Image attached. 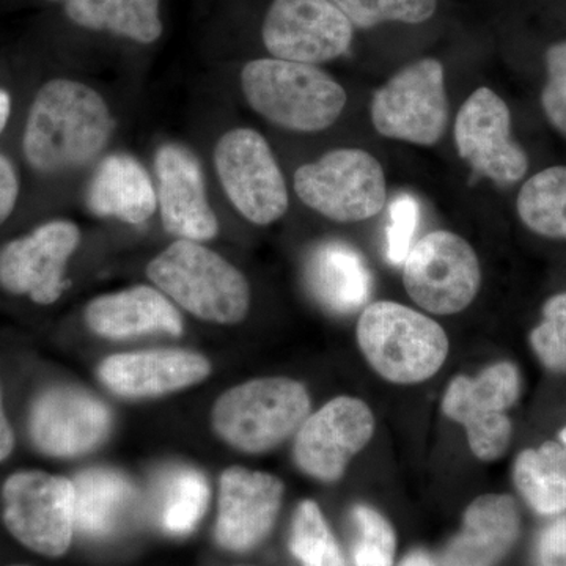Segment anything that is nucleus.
Returning <instances> with one entry per match:
<instances>
[{"label": "nucleus", "instance_id": "nucleus-1", "mask_svg": "<svg viewBox=\"0 0 566 566\" xmlns=\"http://www.w3.org/2000/svg\"><path fill=\"white\" fill-rule=\"evenodd\" d=\"M114 128L109 104L95 88L80 81L52 80L33 98L22 151L36 172H70L95 161Z\"/></svg>", "mask_w": 566, "mask_h": 566}, {"label": "nucleus", "instance_id": "nucleus-2", "mask_svg": "<svg viewBox=\"0 0 566 566\" xmlns=\"http://www.w3.org/2000/svg\"><path fill=\"white\" fill-rule=\"evenodd\" d=\"M241 91L264 120L294 133L331 128L348 102L345 88L326 71L274 57L245 63Z\"/></svg>", "mask_w": 566, "mask_h": 566}, {"label": "nucleus", "instance_id": "nucleus-3", "mask_svg": "<svg viewBox=\"0 0 566 566\" xmlns=\"http://www.w3.org/2000/svg\"><path fill=\"white\" fill-rule=\"evenodd\" d=\"M147 275L177 307L203 322L238 324L251 308L244 274L196 241L175 240L148 263Z\"/></svg>", "mask_w": 566, "mask_h": 566}, {"label": "nucleus", "instance_id": "nucleus-4", "mask_svg": "<svg viewBox=\"0 0 566 566\" xmlns=\"http://www.w3.org/2000/svg\"><path fill=\"white\" fill-rule=\"evenodd\" d=\"M356 337L365 360L394 385H419L433 378L450 352L441 324L394 301L368 304L357 322Z\"/></svg>", "mask_w": 566, "mask_h": 566}, {"label": "nucleus", "instance_id": "nucleus-5", "mask_svg": "<svg viewBox=\"0 0 566 566\" xmlns=\"http://www.w3.org/2000/svg\"><path fill=\"white\" fill-rule=\"evenodd\" d=\"M307 387L285 376L245 381L226 390L211 411V427L227 446L262 455L296 434L311 416Z\"/></svg>", "mask_w": 566, "mask_h": 566}, {"label": "nucleus", "instance_id": "nucleus-6", "mask_svg": "<svg viewBox=\"0 0 566 566\" xmlns=\"http://www.w3.org/2000/svg\"><path fill=\"white\" fill-rule=\"evenodd\" d=\"M297 199L334 222H363L385 210L387 181L381 164L360 148H335L297 167Z\"/></svg>", "mask_w": 566, "mask_h": 566}, {"label": "nucleus", "instance_id": "nucleus-7", "mask_svg": "<svg viewBox=\"0 0 566 566\" xmlns=\"http://www.w3.org/2000/svg\"><path fill=\"white\" fill-rule=\"evenodd\" d=\"M73 480L43 471H18L2 486V517L7 531L22 546L46 557H62L73 542Z\"/></svg>", "mask_w": 566, "mask_h": 566}, {"label": "nucleus", "instance_id": "nucleus-8", "mask_svg": "<svg viewBox=\"0 0 566 566\" xmlns=\"http://www.w3.org/2000/svg\"><path fill=\"white\" fill-rule=\"evenodd\" d=\"M371 123L387 139L433 147L449 125L444 66L438 59H420L375 92Z\"/></svg>", "mask_w": 566, "mask_h": 566}, {"label": "nucleus", "instance_id": "nucleus-9", "mask_svg": "<svg viewBox=\"0 0 566 566\" xmlns=\"http://www.w3.org/2000/svg\"><path fill=\"white\" fill-rule=\"evenodd\" d=\"M403 283L409 297L428 314L455 315L474 303L482 268L463 237L436 230L412 245L403 263Z\"/></svg>", "mask_w": 566, "mask_h": 566}, {"label": "nucleus", "instance_id": "nucleus-10", "mask_svg": "<svg viewBox=\"0 0 566 566\" xmlns=\"http://www.w3.org/2000/svg\"><path fill=\"white\" fill-rule=\"evenodd\" d=\"M214 167L234 210L255 226L277 222L289 211V188L277 159L262 134L234 128L214 147Z\"/></svg>", "mask_w": 566, "mask_h": 566}, {"label": "nucleus", "instance_id": "nucleus-11", "mask_svg": "<svg viewBox=\"0 0 566 566\" xmlns=\"http://www.w3.org/2000/svg\"><path fill=\"white\" fill-rule=\"evenodd\" d=\"M521 395V376L516 365L497 363L476 376L460 375L450 381L442 412L463 424L469 447L479 460H499L512 442L513 424L506 411Z\"/></svg>", "mask_w": 566, "mask_h": 566}, {"label": "nucleus", "instance_id": "nucleus-12", "mask_svg": "<svg viewBox=\"0 0 566 566\" xmlns=\"http://www.w3.org/2000/svg\"><path fill=\"white\" fill-rule=\"evenodd\" d=\"M375 427L374 411L364 400L346 395L333 398L294 434V461L318 482H338L349 461L370 444Z\"/></svg>", "mask_w": 566, "mask_h": 566}, {"label": "nucleus", "instance_id": "nucleus-13", "mask_svg": "<svg viewBox=\"0 0 566 566\" xmlns=\"http://www.w3.org/2000/svg\"><path fill=\"white\" fill-rule=\"evenodd\" d=\"M262 36L274 59L318 65L349 51L354 28L331 0H273Z\"/></svg>", "mask_w": 566, "mask_h": 566}, {"label": "nucleus", "instance_id": "nucleus-14", "mask_svg": "<svg viewBox=\"0 0 566 566\" xmlns=\"http://www.w3.org/2000/svg\"><path fill=\"white\" fill-rule=\"evenodd\" d=\"M81 240L76 223L55 219L9 241L0 248V286L40 305L57 303L65 292L66 266Z\"/></svg>", "mask_w": 566, "mask_h": 566}, {"label": "nucleus", "instance_id": "nucleus-15", "mask_svg": "<svg viewBox=\"0 0 566 566\" xmlns=\"http://www.w3.org/2000/svg\"><path fill=\"white\" fill-rule=\"evenodd\" d=\"M109 408L95 395L74 386H52L36 395L29 415L32 444L43 455H87L109 438Z\"/></svg>", "mask_w": 566, "mask_h": 566}, {"label": "nucleus", "instance_id": "nucleus-16", "mask_svg": "<svg viewBox=\"0 0 566 566\" xmlns=\"http://www.w3.org/2000/svg\"><path fill=\"white\" fill-rule=\"evenodd\" d=\"M455 144L475 174L497 185H513L527 174V153L512 139V114L491 88H476L458 111Z\"/></svg>", "mask_w": 566, "mask_h": 566}, {"label": "nucleus", "instance_id": "nucleus-17", "mask_svg": "<svg viewBox=\"0 0 566 566\" xmlns=\"http://www.w3.org/2000/svg\"><path fill=\"white\" fill-rule=\"evenodd\" d=\"M285 486L268 472L232 465L219 479L214 536L230 553H249L273 532Z\"/></svg>", "mask_w": 566, "mask_h": 566}, {"label": "nucleus", "instance_id": "nucleus-18", "mask_svg": "<svg viewBox=\"0 0 566 566\" xmlns=\"http://www.w3.org/2000/svg\"><path fill=\"white\" fill-rule=\"evenodd\" d=\"M156 196L164 229L177 240L205 243L218 237L219 221L208 200L202 164L191 148L164 144L155 156Z\"/></svg>", "mask_w": 566, "mask_h": 566}, {"label": "nucleus", "instance_id": "nucleus-19", "mask_svg": "<svg viewBox=\"0 0 566 566\" xmlns=\"http://www.w3.org/2000/svg\"><path fill=\"white\" fill-rule=\"evenodd\" d=\"M203 354L182 348L112 354L98 367V378L112 394L132 400L158 398L200 385L211 375Z\"/></svg>", "mask_w": 566, "mask_h": 566}, {"label": "nucleus", "instance_id": "nucleus-20", "mask_svg": "<svg viewBox=\"0 0 566 566\" xmlns=\"http://www.w3.org/2000/svg\"><path fill=\"white\" fill-rule=\"evenodd\" d=\"M88 329L109 340H126L147 334L178 337L185 331L180 308L155 285H136L102 294L87 304Z\"/></svg>", "mask_w": 566, "mask_h": 566}, {"label": "nucleus", "instance_id": "nucleus-21", "mask_svg": "<svg viewBox=\"0 0 566 566\" xmlns=\"http://www.w3.org/2000/svg\"><path fill=\"white\" fill-rule=\"evenodd\" d=\"M520 532V509L512 495H480L465 509L463 526L447 545L442 566H497Z\"/></svg>", "mask_w": 566, "mask_h": 566}, {"label": "nucleus", "instance_id": "nucleus-22", "mask_svg": "<svg viewBox=\"0 0 566 566\" xmlns=\"http://www.w3.org/2000/svg\"><path fill=\"white\" fill-rule=\"evenodd\" d=\"M87 205L99 218L142 226L158 210V196L139 159L114 153L96 167L88 185Z\"/></svg>", "mask_w": 566, "mask_h": 566}, {"label": "nucleus", "instance_id": "nucleus-23", "mask_svg": "<svg viewBox=\"0 0 566 566\" xmlns=\"http://www.w3.org/2000/svg\"><path fill=\"white\" fill-rule=\"evenodd\" d=\"M305 277L327 311L348 315L359 311L371 293V273L363 253L344 241H324L311 252Z\"/></svg>", "mask_w": 566, "mask_h": 566}, {"label": "nucleus", "instance_id": "nucleus-24", "mask_svg": "<svg viewBox=\"0 0 566 566\" xmlns=\"http://www.w3.org/2000/svg\"><path fill=\"white\" fill-rule=\"evenodd\" d=\"M73 483L76 528L92 538H104L117 532L136 504L132 480L114 469H85L74 476Z\"/></svg>", "mask_w": 566, "mask_h": 566}, {"label": "nucleus", "instance_id": "nucleus-25", "mask_svg": "<svg viewBox=\"0 0 566 566\" xmlns=\"http://www.w3.org/2000/svg\"><path fill=\"white\" fill-rule=\"evenodd\" d=\"M159 9L161 0H65V13L73 24L140 44L161 39Z\"/></svg>", "mask_w": 566, "mask_h": 566}, {"label": "nucleus", "instance_id": "nucleus-26", "mask_svg": "<svg viewBox=\"0 0 566 566\" xmlns=\"http://www.w3.org/2000/svg\"><path fill=\"white\" fill-rule=\"evenodd\" d=\"M517 493L534 512L543 516L566 513V449L557 442H545L526 449L513 465Z\"/></svg>", "mask_w": 566, "mask_h": 566}, {"label": "nucleus", "instance_id": "nucleus-27", "mask_svg": "<svg viewBox=\"0 0 566 566\" xmlns=\"http://www.w3.org/2000/svg\"><path fill=\"white\" fill-rule=\"evenodd\" d=\"M517 216L531 232L566 240V166L547 167L517 193Z\"/></svg>", "mask_w": 566, "mask_h": 566}, {"label": "nucleus", "instance_id": "nucleus-28", "mask_svg": "<svg viewBox=\"0 0 566 566\" xmlns=\"http://www.w3.org/2000/svg\"><path fill=\"white\" fill-rule=\"evenodd\" d=\"M210 504L207 476L193 468H180L167 476L159 521L167 534L185 536L199 526Z\"/></svg>", "mask_w": 566, "mask_h": 566}, {"label": "nucleus", "instance_id": "nucleus-29", "mask_svg": "<svg viewBox=\"0 0 566 566\" xmlns=\"http://www.w3.org/2000/svg\"><path fill=\"white\" fill-rule=\"evenodd\" d=\"M289 546L300 566H348L322 509L311 499L296 506Z\"/></svg>", "mask_w": 566, "mask_h": 566}, {"label": "nucleus", "instance_id": "nucleus-30", "mask_svg": "<svg viewBox=\"0 0 566 566\" xmlns=\"http://www.w3.org/2000/svg\"><path fill=\"white\" fill-rule=\"evenodd\" d=\"M352 520L356 527L354 566H394L397 534L389 520L374 506L365 504L354 506Z\"/></svg>", "mask_w": 566, "mask_h": 566}, {"label": "nucleus", "instance_id": "nucleus-31", "mask_svg": "<svg viewBox=\"0 0 566 566\" xmlns=\"http://www.w3.org/2000/svg\"><path fill=\"white\" fill-rule=\"evenodd\" d=\"M353 28L371 29L385 22L422 24L438 10V0H331Z\"/></svg>", "mask_w": 566, "mask_h": 566}, {"label": "nucleus", "instance_id": "nucleus-32", "mask_svg": "<svg viewBox=\"0 0 566 566\" xmlns=\"http://www.w3.org/2000/svg\"><path fill=\"white\" fill-rule=\"evenodd\" d=\"M531 346L547 370L566 375V292L543 305V319L531 333Z\"/></svg>", "mask_w": 566, "mask_h": 566}, {"label": "nucleus", "instance_id": "nucleus-33", "mask_svg": "<svg viewBox=\"0 0 566 566\" xmlns=\"http://www.w3.org/2000/svg\"><path fill=\"white\" fill-rule=\"evenodd\" d=\"M420 221V205L411 193L395 197L389 207V227H387V259L395 266L405 263L412 248V240Z\"/></svg>", "mask_w": 566, "mask_h": 566}, {"label": "nucleus", "instance_id": "nucleus-34", "mask_svg": "<svg viewBox=\"0 0 566 566\" xmlns=\"http://www.w3.org/2000/svg\"><path fill=\"white\" fill-rule=\"evenodd\" d=\"M547 81L542 91V107L547 122L566 137V40L546 51Z\"/></svg>", "mask_w": 566, "mask_h": 566}, {"label": "nucleus", "instance_id": "nucleus-35", "mask_svg": "<svg viewBox=\"0 0 566 566\" xmlns=\"http://www.w3.org/2000/svg\"><path fill=\"white\" fill-rule=\"evenodd\" d=\"M536 566H566V513L554 516L536 538Z\"/></svg>", "mask_w": 566, "mask_h": 566}, {"label": "nucleus", "instance_id": "nucleus-36", "mask_svg": "<svg viewBox=\"0 0 566 566\" xmlns=\"http://www.w3.org/2000/svg\"><path fill=\"white\" fill-rule=\"evenodd\" d=\"M20 197V180L7 156L0 155V226L10 218Z\"/></svg>", "mask_w": 566, "mask_h": 566}, {"label": "nucleus", "instance_id": "nucleus-37", "mask_svg": "<svg viewBox=\"0 0 566 566\" xmlns=\"http://www.w3.org/2000/svg\"><path fill=\"white\" fill-rule=\"evenodd\" d=\"M14 433L9 422V417L3 409L2 389H0V463L13 453Z\"/></svg>", "mask_w": 566, "mask_h": 566}, {"label": "nucleus", "instance_id": "nucleus-38", "mask_svg": "<svg viewBox=\"0 0 566 566\" xmlns=\"http://www.w3.org/2000/svg\"><path fill=\"white\" fill-rule=\"evenodd\" d=\"M400 566H438L433 560V557L428 556L423 551H412L408 556L403 558Z\"/></svg>", "mask_w": 566, "mask_h": 566}, {"label": "nucleus", "instance_id": "nucleus-39", "mask_svg": "<svg viewBox=\"0 0 566 566\" xmlns=\"http://www.w3.org/2000/svg\"><path fill=\"white\" fill-rule=\"evenodd\" d=\"M11 99L9 93L0 88V134L6 129L10 118Z\"/></svg>", "mask_w": 566, "mask_h": 566}, {"label": "nucleus", "instance_id": "nucleus-40", "mask_svg": "<svg viewBox=\"0 0 566 566\" xmlns=\"http://www.w3.org/2000/svg\"><path fill=\"white\" fill-rule=\"evenodd\" d=\"M560 439L562 441H564V444L566 446V427L564 428V430L560 431Z\"/></svg>", "mask_w": 566, "mask_h": 566}, {"label": "nucleus", "instance_id": "nucleus-41", "mask_svg": "<svg viewBox=\"0 0 566 566\" xmlns=\"http://www.w3.org/2000/svg\"><path fill=\"white\" fill-rule=\"evenodd\" d=\"M13 566H25V565H13Z\"/></svg>", "mask_w": 566, "mask_h": 566}]
</instances>
